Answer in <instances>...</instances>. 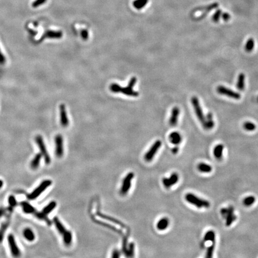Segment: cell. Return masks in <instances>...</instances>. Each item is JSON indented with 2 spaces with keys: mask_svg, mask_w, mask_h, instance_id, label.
Wrapping results in <instances>:
<instances>
[{
  "mask_svg": "<svg viewBox=\"0 0 258 258\" xmlns=\"http://www.w3.org/2000/svg\"><path fill=\"white\" fill-rule=\"evenodd\" d=\"M136 81H137V78L135 77H133L130 79L128 84V86L126 87H122L121 86H119L116 83H113L110 87V89L112 92L115 93H121L128 96L138 97L139 95L138 92L133 90V87L135 86Z\"/></svg>",
  "mask_w": 258,
  "mask_h": 258,
  "instance_id": "obj_1",
  "label": "cell"
},
{
  "mask_svg": "<svg viewBox=\"0 0 258 258\" xmlns=\"http://www.w3.org/2000/svg\"><path fill=\"white\" fill-rule=\"evenodd\" d=\"M185 199L190 204L194 205L199 209L209 208L210 203L206 200L201 199L193 193H188L185 196Z\"/></svg>",
  "mask_w": 258,
  "mask_h": 258,
  "instance_id": "obj_2",
  "label": "cell"
},
{
  "mask_svg": "<svg viewBox=\"0 0 258 258\" xmlns=\"http://www.w3.org/2000/svg\"><path fill=\"white\" fill-rule=\"evenodd\" d=\"M52 183L50 180H45L41 183V184L35 188L30 194L28 196V199L30 200H35L38 198L47 188H49Z\"/></svg>",
  "mask_w": 258,
  "mask_h": 258,
  "instance_id": "obj_3",
  "label": "cell"
},
{
  "mask_svg": "<svg viewBox=\"0 0 258 258\" xmlns=\"http://www.w3.org/2000/svg\"><path fill=\"white\" fill-rule=\"evenodd\" d=\"M35 141L36 143L37 144L40 150V153L41 154L42 156H43L44 158V161L46 164H49L51 162V158L50 157L48 151H47L46 149V146L45 145V143L44 142V140L42 138V136L38 135L35 138Z\"/></svg>",
  "mask_w": 258,
  "mask_h": 258,
  "instance_id": "obj_4",
  "label": "cell"
},
{
  "mask_svg": "<svg viewBox=\"0 0 258 258\" xmlns=\"http://www.w3.org/2000/svg\"><path fill=\"white\" fill-rule=\"evenodd\" d=\"M191 102L195 111V113L196 115L199 119V121L202 123V125H203L205 121V118L204 116V114L202 111V108L201 107L199 99L196 96H193L191 99Z\"/></svg>",
  "mask_w": 258,
  "mask_h": 258,
  "instance_id": "obj_5",
  "label": "cell"
},
{
  "mask_svg": "<svg viewBox=\"0 0 258 258\" xmlns=\"http://www.w3.org/2000/svg\"><path fill=\"white\" fill-rule=\"evenodd\" d=\"M135 174L133 173L130 172L127 174V176L124 177L123 181L122 186L120 190V193L124 196L127 194L129 191L130 190L132 185V180L134 177Z\"/></svg>",
  "mask_w": 258,
  "mask_h": 258,
  "instance_id": "obj_6",
  "label": "cell"
},
{
  "mask_svg": "<svg viewBox=\"0 0 258 258\" xmlns=\"http://www.w3.org/2000/svg\"><path fill=\"white\" fill-rule=\"evenodd\" d=\"M161 143H161V141L158 140V141H155L154 144L151 146V147L150 148L149 151L145 155V160L146 161L149 162L154 158L157 152L160 148V147L161 146Z\"/></svg>",
  "mask_w": 258,
  "mask_h": 258,
  "instance_id": "obj_7",
  "label": "cell"
},
{
  "mask_svg": "<svg viewBox=\"0 0 258 258\" xmlns=\"http://www.w3.org/2000/svg\"><path fill=\"white\" fill-rule=\"evenodd\" d=\"M217 91L218 93L227 96L229 97L234 99H240L241 98V95L237 92H235L228 88H227L223 86H218L217 87Z\"/></svg>",
  "mask_w": 258,
  "mask_h": 258,
  "instance_id": "obj_8",
  "label": "cell"
},
{
  "mask_svg": "<svg viewBox=\"0 0 258 258\" xmlns=\"http://www.w3.org/2000/svg\"><path fill=\"white\" fill-rule=\"evenodd\" d=\"M8 243L10 249L11 253L14 257H19L21 255V251L19 249L15 238L12 234H10L7 238Z\"/></svg>",
  "mask_w": 258,
  "mask_h": 258,
  "instance_id": "obj_9",
  "label": "cell"
},
{
  "mask_svg": "<svg viewBox=\"0 0 258 258\" xmlns=\"http://www.w3.org/2000/svg\"><path fill=\"white\" fill-rule=\"evenodd\" d=\"M179 180V175L176 173H173L171 174L169 178L164 177L162 180L163 183L165 188L169 189L171 188L172 186L177 183Z\"/></svg>",
  "mask_w": 258,
  "mask_h": 258,
  "instance_id": "obj_10",
  "label": "cell"
},
{
  "mask_svg": "<svg viewBox=\"0 0 258 258\" xmlns=\"http://www.w3.org/2000/svg\"><path fill=\"white\" fill-rule=\"evenodd\" d=\"M55 145H56V155L57 157L60 158L63 155V140L60 135H57L55 137Z\"/></svg>",
  "mask_w": 258,
  "mask_h": 258,
  "instance_id": "obj_11",
  "label": "cell"
},
{
  "mask_svg": "<svg viewBox=\"0 0 258 258\" xmlns=\"http://www.w3.org/2000/svg\"><path fill=\"white\" fill-rule=\"evenodd\" d=\"M60 121L62 126L63 127H68L69 125V119L66 111V108L64 104L60 105Z\"/></svg>",
  "mask_w": 258,
  "mask_h": 258,
  "instance_id": "obj_12",
  "label": "cell"
},
{
  "mask_svg": "<svg viewBox=\"0 0 258 258\" xmlns=\"http://www.w3.org/2000/svg\"><path fill=\"white\" fill-rule=\"evenodd\" d=\"M180 114V110L178 107H174L172 110L169 124L171 126H176L178 122V118Z\"/></svg>",
  "mask_w": 258,
  "mask_h": 258,
  "instance_id": "obj_13",
  "label": "cell"
},
{
  "mask_svg": "<svg viewBox=\"0 0 258 258\" xmlns=\"http://www.w3.org/2000/svg\"><path fill=\"white\" fill-rule=\"evenodd\" d=\"M63 36V33L61 31L55 30H47L45 32L42 38H50V39H60Z\"/></svg>",
  "mask_w": 258,
  "mask_h": 258,
  "instance_id": "obj_14",
  "label": "cell"
},
{
  "mask_svg": "<svg viewBox=\"0 0 258 258\" xmlns=\"http://www.w3.org/2000/svg\"><path fill=\"white\" fill-rule=\"evenodd\" d=\"M205 130H211L215 126V123L213 120V115L211 113H208L205 116V121L202 125Z\"/></svg>",
  "mask_w": 258,
  "mask_h": 258,
  "instance_id": "obj_15",
  "label": "cell"
},
{
  "mask_svg": "<svg viewBox=\"0 0 258 258\" xmlns=\"http://www.w3.org/2000/svg\"><path fill=\"white\" fill-rule=\"evenodd\" d=\"M169 140L172 144L174 145H178L181 143L182 138L179 132H173L169 135Z\"/></svg>",
  "mask_w": 258,
  "mask_h": 258,
  "instance_id": "obj_16",
  "label": "cell"
},
{
  "mask_svg": "<svg viewBox=\"0 0 258 258\" xmlns=\"http://www.w3.org/2000/svg\"><path fill=\"white\" fill-rule=\"evenodd\" d=\"M224 146L222 144L217 145L213 149V155L216 159L218 160H221L223 156V151Z\"/></svg>",
  "mask_w": 258,
  "mask_h": 258,
  "instance_id": "obj_17",
  "label": "cell"
},
{
  "mask_svg": "<svg viewBox=\"0 0 258 258\" xmlns=\"http://www.w3.org/2000/svg\"><path fill=\"white\" fill-rule=\"evenodd\" d=\"M21 205L22 206L24 212L26 213L33 214L36 212V209L28 202L22 201L21 202Z\"/></svg>",
  "mask_w": 258,
  "mask_h": 258,
  "instance_id": "obj_18",
  "label": "cell"
},
{
  "mask_svg": "<svg viewBox=\"0 0 258 258\" xmlns=\"http://www.w3.org/2000/svg\"><path fill=\"white\" fill-rule=\"evenodd\" d=\"M169 223L170 222L167 218H163L157 222V228L160 231H164L168 228Z\"/></svg>",
  "mask_w": 258,
  "mask_h": 258,
  "instance_id": "obj_19",
  "label": "cell"
},
{
  "mask_svg": "<svg viewBox=\"0 0 258 258\" xmlns=\"http://www.w3.org/2000/svg\"><path fill=\"white\" fill-rule=\"evenodd\" d=\"M42 157L43 156L41 153H38L35 155V156L34 157V158H33V160L30 163V167L32 169L35 170L39 167Z\"/></svg>",
  "mask_w": 258,
  "mask_h": 258,
  "instance_id": "obj_20",
  "label": "cell"
},
{
  "mask_svg": "<svg viewBox=\"0 0 258 258\" xmlns=\"http://www.w3.org/2000/svg\"><path fill=\"white\" fill-rule=\"evenodd\" d=\"M237 88L240 91H243L245 88V75L243 73L238 75Z\"/></svg>",
  "mask_w": 258,
  "mask_h": 258,
  "instance_id": "obj_21",
  "label": "cell"
},
{
  "mask_svg": "<svg viewBox=\"0 0 258 258\" xmlns=\"http://www.w3.org/2000/svg\"><path fill=\"white\" fill-rule=\"evenodd\" d=\"M33 214H34V216H35L37 218L39 219L40 220H42V221H45V222L48 224V225L50 226V225H52V222H51V221L49 219V218L47 216V215L44 214V213H43V212H37V211H36Z\"/></svg>",
  "mask_w": 258,
  "mask_h": 258,
  "instance_id": "obj_22",
  "label": "cell"
},
{
  "mask_svg": "<svg viewBox=\"0 0 258 258\" xmlns=\"http://www.w3.org/2000/svg\"><path fill=\"white\" fill-rule=\"evenodd\" d=\"M197 169L200 172L205 173H209L212 171V167L204 163H199L197 166Z\"/></svg>",
  "mask_w": 258,
  "mask_h": 258,
  "instance_id": "obj_23",
  "label": "cell"
},
{
  "mask_svg": "<svg viewBox=\"0 0 258 258\" xmlns=\"http://www.w3.org/2000/svg\"><path fill=\"white\" fill-rule=\"evenodd\" d=\"M63 242L65 246H70L72 240V233L69 231H66L63 234Z\"/></svg>",
  "mask_w": 258,
  "mask_h": 258,
  "instance_id": "obj_24",
  "label": "cell"
},
{
  "mask_svg": "<svg viewBox=\"0 0 258 258\" xmlns=\"http://www.w3.org/2000/svg\"><path fill=\"white\" fill-rule=\"evenodd\" d=\"M53 222H54V224H55V225L57 228V231L59 232V233L61 235H63L65 232L66 229L65 228V227L63 225V224L60 222L59 218L57 217H55L53 219Z\"/></svg>",
  "mask_w": 258,
  "mask_h": 258,
  "instance_id": "obj_25",
  "label": "cell"
},
{
  "mask_svg": "<svg viewBox=\"0 0 258 258\" xmlns=\"http://www.w3.org/2000/svg\"><path fill=\"white\" fill-rule=\"evenodd\" d=\"M215 233L212 230L207 231L204 237V241H211L212 243H215Z\"/></svg>",
  "mask_w": 258,
  "mask_h": 258,
  "instance_id": "obj_26",
  "label": "cell"
},
{
  "mask_svg": "<svg viewBox=\"0 0 258 258\" xmlns=\"http://www.w3.org/2000/svg\"><path fill=\"white\" fill-rule=\"evenodd\" d=\"M56 202L55 201H53L52 202H50L48 205H47L43 209L42 212L44 213L46 215H48L49 214L50 212H52L56 207Z\"/></svg>",
  "mask_w": 258,
  "mask_h": 258,
  "instance_id": "obj_27",
  "label": "cell"
},
{
  "mask_svg": "<svg viewBox=\"0 0 258 258\" xmlns=\"http://www.w3.org/2000/svg\"><path fill=\"white\" fill-rule=\"evenodd\" d=\"M23 234L24 237L29 241H33L35 240V234L30 228H25Z\"/></svg>",
  "mask_w": 258,
  "mask_h": 258,
  "instance_id": "obj_28",
  "label": "cell"
},
{
  "mask_svg": "<svg viewBox=\"0 0 258 258\" xmlns=\"http://www.w3.org/2000/svg\"><path fill=\"white\" fill-rule=\"evenodd\" d=\"M148 1L149 0H135L133 2V5L135 8L141 10L145 7Z\"/></svg>",
  "mask_w": 258,
  "mask_h": 258,
  "instance_id": "obj_29",
  "label": "cell"
},
{
  "mask_svg": "<svg viewBox=\"0 0 258 258\" xmlns=\"http://www.w3.org/2000/svg\"><path fill=\"white\" fill-rule=\"evenodd\" d=\"M255 201H256V198L254 196H250L244 199V200L243 201V203L246 207H250L255 202Z\"/></svg>",
  "mask_w": 258,
  "mask_h": 258,
  "instance_id": "obj_30",
  "label": "cell"
},
{
  "mask_svg": "<svg viewBox=\"0 0 258 258\" xmlns=\"http://www.w3.org/2000/svg\"><path fill=\"white\" fill-rule=\"evenodd\" d=\"M255 47V41L252 38H250L247 41L245 46V50L247 52H251Z\"/></svg>",
  "mask_w": 258,
  "mask_h": 258,
  "instance_id": "obj_31",
  "label": "cell"
},
{
  "mask_svg": "<svg viewBox=\"0 0 258 258\" xmlns=\"http://www.w3.org/2000/svg\"><path fill=\"white\" fill-rule=\"evenodd\" d=\"M243 128L245 130L248 132H252L255 130L256 126V125L250 121H246L243 124Z\"/></svg>",
  "mask_w": 258,
  "mask_h": 258,
  "instance_id": "obj_32",
  "label": "cell"
},
{
  "mask_svg": "<svg viewBox=\"0 0 258 258\" xmlns=\"http://www.w3.org/2000/svg\"><path fill=\"white\" fill-rule=\"evenodd\" d=\"M135 244L133 243H131L129 245V249H127L124 254L127 257H133L134 256L135 252Z\"/></svg>",
  "mask_w": 258,
  "mask_h": 258,
  "instance_id": "obj_33",
  "label": "cell"
},
{
  "mask_svg": "<svg viewBox=\"0 0 258 258\" xmlns=\"http://www.w3.org/2000/svg\"><path fill=\"white\" fill-rule=\"evenodd\" d=\"M8 226V224L7 222H4L2 224L1 227H0V244L4 238V235Z\"/></svg>",
  "mask_w": 258,
  "mask_h": 258,
  "instance_id": "obj_34",
  "label": "cell"
},
{
  "mask_svg": "<svg viewBox=\"0 0 258 258\" xmlns=\"http://www.w3.org/2000/svg\"><path fill=\"white\" fill-rule=\"evenodd\" d=\"M215 243H212V244L210 245L207 250V252H206V255H205V258H210L213 256V252H214V249H215Z\"/></svg>",
  "mask_w": 258,
  "mask_h": 258,
  "instance_id": "obj_35",
  "label": "cell"
},
{
  "mask_svg": "<svg viewBox=\"0 0 258 258\" xmlns=\"http://www.w3.org/2000/svg\"><path fill=\"white\" fill-rule=\"evenodd\" d=\"M222 15V11L221 10H218L212 17V20L214 22H218L219 21L220 17Z\"/></svg>",
  "mask_w": 258,
  "mask_h": 258,
  "instance_id": "obj_36",
  "label": "cell"
},
{
  "mask_svg": "<svg viewBox=\"0 0 258 258\" xmlns=\"http://www.w3.org/2000/svg\"><path fill=\"white\" fill-rule=\"evenodd\" d=\"M236 219H237V216L235 215V214L231 216L228 217L227 219H226V225L227 227H229L236 220Z\"/></svg>",
  "mask_w": 258,
  "mask_h": 258,
  "instance_id": "obj_37",
  "label": "cell"
},
{
  "mask_svg": "<svg viewBox=\"0 0 258 258\" xmlns=\"http://www.w3.org/2000/svg\"><path fill=\"white\" fill-rule=\"evenodd\" d=\"M98 215H99V216H101L102 218L107 219H108L109 221H112V222H114V223H116V224H119V225H121L122 227H125V226H124V225H123V224L121 222H119V221H116L115 219H113V218H110V217H108V216H107L103 215H102V214H100V213H98Z\"/></svg>",
  "mask_w": 258,
  "mask_h": 258,
  "instance_id": "obj_38",
  "label": "cell"
},
{
  "mask_svg": "<svg viewBox=\"0 0 258 258\" xmlns=\"http://www.w3.org/2000/svg\"><path fill=\"white\" fill-rule=\"evenodd\" d=\"M8 204H9V205H10L11 207H16V205H17V201H16V199H15V197H14L13 196H10L8 197Z\"/></svg>",
  "mask_w": 258,
  "mask_h": 258,
  "instance_id": "obj_39",
  "label": "cell"
},
{
  "mask_svg": "<svg viewBox=\"0 0 258 258\" xmlns=\"http://www.w3.org/2000/svg\"><path fill=\"white\" fill-rule=\"evenodd\" d=\"M46 1L47 0H35L32 2V6L33 8H37L38 7H40L42 4H44V3H46Z\"/></svg>",
  "mask_w": 258,
  "mask_h": 258,
  "instance_id": "obj_40",
  "label": "cell"
},
{
  "mask_svg": "<svg viewBox=\"0 0 258 258\" xmlns=\"http://www.w3.org/2000/svg\"><path fill=\"white\" fill-rule=\"evenodd\" d=\"M81 36L84 40H87V39L88 38V32L87 30H86V29L82 30L81 32Z\"/></svg>",
  "mask_w": 258,
  "mask_h": 258,
  "instance_id": "obj_41",
  "label": "cell"
},
{
  "mask_svg": "<svg viewBox=\"0 0 258 258\" xmlns=\"http://www.w3.org/2000/svg\"><path fill=\"white\" fill-rule=\"evenodd\" d=\"M222 17L223 20L224 21H225V22L228 21L229 19H230V18H231L230 14H229L228 13H223L222 15Z\"/></svg>",
  "mask_w": 258,
  "mask_h": 258,
  "instance_id": "obj_42",
  "label": "cell"
},
{
  "mask_svg": "<svg viewBox=\"0 0 258 258\" xmlns=\"http://www.w3.org/2000/svg\"><path fill=\"white\" fill-rule=\"evenodd\" d=\"M5 57H4V56L3 55V54L2 53L0 50V64L3 65L5 63Z\"/></svg>",
  "mask_w": 258,
  "mask_h": 258,
  "instance_id": "obj_43",
  "label": "cell"
},
{
  "mask_svg": "<svg viewBox=\"0 0 258 258\" xmlns=\"http://www.w3.org/2000/svg\"><path fill=\"white\" fill-rule=\"evenodd\" d=\"M120 256V252L118 250H114L113 252L112 257L113 258H119Z\"/></svg>",
  "mask_w": 258,
  "mask_h": 258,
  "instance_id": "obj_44",
  "label": "cell"
},
{
  "mask_svg": "<svg viewBox=\"0 0 258 258\" xmlns=\"http://www.w3.org/2000/svg\"><path fill=\"white\" fill-rule=\"evenodd\" d=\"M179 147L177 146V145H176L175 147L172 148V152H173V154H177V152H179Z\"/></svg>",
  "mask_w": 258,
  "mask_h": 258,
  "instance_id": "obj_45",
  "label": "cell"
},
{
  "mask_svg": "<svg viewBox=\"0 0 258 258\" xmlns=\"http://www.w3.org/2000/svg\"><path fill=\"white\" fill-rule=\"evenodd\" d=\"M4 212H5V210H4V208H2V207H1V208H0V218H1L3 215H4Z\"/></svg>",
  "mask_w": 258,
  "mask_h": 258,
  "instance_id": "obj_46",
  "label": "cell"
},
{
  "mask_svg": "<svg viewBox=\"0 0 258 258\" xmlns=\"http://www.w3.org/2000/svg\"><path fill=\"white\" fill-rule=\"evenodd\" d=\"M2 186H3V182L2 180L0 179V189L2 187Z\"/></svg>",
  "mask_w": 258,
  "mask_h": 258,
  "instance_id": "obj_47",
  "label": "cell"
},
{
  "mask_svg": "<svg viewBox=\"0 0 258 258\" xmlns=\"http://www.w3.org/2000/svg\"><path fill=\"white\" fill-rule=\"evenodd\" d=\"M257 100H258V98H257Z\"/></svg>",
  "mask_w": 258,
  "mask_h": 258,
  "instance_id": "obj_48",
  "label": "cell"
}]
</instances>
